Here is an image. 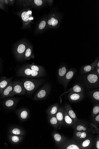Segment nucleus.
<instances>
[{"label": "nucleus", "instance_id": "nucleus-4", "mask_svg": "<svg viewBox=\"0 0 99 149\" xmlns=\"http://www.w3.org/2000/svg\"><path fill=\"white\" fill-rule=\"evenodd\" d=\"M13 84V93L14 95H24L26 91L22 82L19 80L14 81Z\"/></svg>", "mask_w": 99, "mask_h": 149}, {"label": "nucleus", "instance_id": "nucleus-3", "mask_svg": "<svg viewBox=\"0 0 99 149\" xmlns=\"http://www.w3.org/2000/svg\"><path fill=\"white\" fill-rule=\"evenodd\" d=\"M50 85L46 84L36 93L34 99L35 100L45 99L48 95L50 90Z\"/></svg>", "mask_w": 99, "mask_h": 149}, {"label": "nucleus", "instance_id": "nucleus-31", "mask_svg": "<svg viewBox=\"0 0 99 149\" xmlns=\"http://www.w3.org/2000/svg\"><path fill=\"white\" fill-rule=\"evenodd\" d=\"M26 58L29 59L32 54V50L30 48H28L26 50L25 53Z\"/></svg>", "mask_w": 99, "mask_h": 149}, {"label": "nucleus", "instance_id": "nucleus-23", "mask_svg": "<svg viewBox=\"0 0 99 149\" xmlns=\"http://www.w3.org/2000/svg\"><path fill=\"white\" fill-rule=\"evenodd\" d=\"M52 136L56 144H60L64 140V138L62 135L56 132L52 133Z\"/></svg>", "mask_w": 99, "mask_h": 149}, {"label": "nucleus", "instance_id": "nucleus-10", "mask_svg": "<svg viewBox=\"0 0 99 149\" xmlns=\"http://www.w3.org/2000/svg\"><path fill=\"white\" fill-rule=\"evenodd\" d=\"M9 134L24 136L25 134L24 130L22 128L16 126L10 127L8 130Z\"/></svg>", "mask_w": 99, "mask_h": 149}, {"label": "nucleus", "instance_id": "nucleus-34", "mask_svg": "<svg viewBox=\"0 0 99 149\" xmlns=\"http://www.w3.org/2000/svg\"><path fill=\"white\" fill-rule=\"evenodd\" d=\"M46 22L44 21H42L39 24V28L40 30H42L44 29L46 26Z\"/></svg>", "mask_w": 99, "mask_h": 149}, {"label": "nucleus", "instance_id": "nucleus-17", "mask_svg": "<svg viewBox=\"0 0 99 149\" xmlns=\"http://www.w3.org/2000/svg\"><path fill=\"white\" fill-rule=\"evenodd\" d=\"M68 70L66 66H62L59 69L58 72V78L60 82L62 83L64 77Z\"/></svg>", "mask_w": 99, "mask_h": 149}, {"label": "nucleus", "instance_id": "nucleus-6", "mask_svg": "<svg viewBox=\"0 0 99 149\" xmlns=\"http://www.w3.org/2000/svg\"><path fill=\"white\" fill-rule=\"evenodd\" d=\"M19 119L21 121H25L29 119L30 112L29 110L25 108H21L15 111Z\"/></svg>", "mask_w": 99, "mask_h": 149}, {"label": "nucleus", "instance_id": "nucleus-33", "mask_svg": "<svg viewBox=\"0 0 99 149\" xmlns=\"http://www.w3.org/2000/svg\"><path fill=\"white\" fill-rule=\"evenodd\" d=\"M99 113V105H97L95 106L93 110V115L96 116Z\"/></svg>", "mask_w": 99, "mask_h": 149}, {"label": "nucleus", "instance_id": "nucleus-20", "mask_svg": "<svg viewBox=\"0 0 99 149\" xmlns=\"http://www.w3.org/2000/svg\"><path fill=\"white\" fill-rule=\"evenodd\" d=\"M59 108L58 104H54L48 108L46 111L47 113L48 116H55L57 113Z\"/></svg>", "mask_w": 99, "mask_h": 149}, {"label": "nucleus", "instance_id": "nucleus-38", "mask_svg": "<svg viewBox=\"0 0 99 149\" xmlns=\"http://www.w3.org/2000/svg\"><path fill=\"white\" fill-rule=\"evenodd\" d=\"M95 120L97 122L99 123V114H98L95 117Z\"/></svg>", "mask_w": 99, "mask_h": 149}, {"label": "nucleus", "instance_id": "nucleus-2", "mask_svg": "<svg viewBox=\"0 0 99 149\" xmlns=\"http://www.w3.org/2000/svg\"><path fill=\"white\" fill-rule=\"evenodd\" d=\"M17 75L18 77L37 78L45 76L46 74L45 72H39L33 71L28 66L20 70Z\"/></svg>", "mask_w": 99, "mask_h": 149}, {"label": "nucleus", "instance_id": "nucleus-26", "mask_svg": "<svg viewBox=\"0 0 99 149\" xmlns=\"http://www.w3.org/2000/svg\"><path fill=\"white\" fill-rule=\"evenodd\" d=\"M30 68L32 70L39 72H45V70L43 67L34 65H28Z\"/></svg>", "mask_w": 99, "mask_h": 149}, {"label": "nucleus", "instance_id": "nucleus-30", "mask_svg": "<svg viewBox=\"0 0 99 149\" xmlns=\"http://www.w3.org/2000/svg\"><path fill=\"white\" fill-rule=\"evenodd\" d=\"M26 46L23 44H21L18 46L17 51L20 54H22L25 52Z\"/></svg>", "mask_w": 99, "mask_h": 149}, {"label": "nucleus", "instance_id": "nucleus-11", "mask_svg": "<svg viewBox=\"0 0 99 149\" xmlns=\"http://www.w3.org/2000/svg\"><path fill=\"white\" fill-rule=\"evenodd\" d=\"M88 132L76 131L74 134V138L76 141L80 142L87 138Z\"/></svg>", "mask_w": 99, "mask_h": 149}, {"label": "nucleus", "instance_id": "nucleus-22", "mask_svg": "<svg viewBox=\"0 0 99 149\" xmlns=\"http://www.w3.org/2000/svg\"><path fill=\"white\" fill-rule=\"evenodd\" d=\"M92 142V139L89 138L86 139H84L81 142L80 144L81 149L87 148L91 146Z\"/></svg>", "mask_w": 99, "mask_h": 149}, {"label": "nucleus", "instance_id": "nucleus-9", "mask_svg": "<svg viewBox=\"0 0 99 149\" xmlns=\"http://www.w3.org/2000/svg\"><path fill=\"white\" fill-rule=\"evenodd\" d=\"M76 71L75 70L70 69L68 70L64 77L62 84L63 85L66 91L67 85L75 75Z\"/></svg>", "mask_w": 99, "mask_h": 149}, {"label": "nucleus", "instance_id": "nucleus-15", "mask_svg": "<svg viewBox=\"0 0 99 149\" xmlns=\"http://www.w3.org/2000/svg\"><path fill=\"white\" fill-rule=\"evenodd\" d=\"M84 94L82 93L70 92L69 96V98L71 101L76 102L81 100Z\"/></svg>", "mask_w": 99, "mask_h": 149}, {"label": "nucleus", "instance_id": "nucleus-16", "mask_svg": "<svg viewBox=\"0 0 99 149\" xmlns=\"http://www.w3.org/2000/svg\"><path fill=\"white\" fill-rule=\"evenodd\" d=\"M65 109L69 116L76 123L78 120L76 114L70 105L66 104L65 106Z\"/></svg>", "mask_w": 99, "mask_h": 149}, {"label": "nucleus", "instance_id": "nucleus-39", "mask_svg": "<svg viewBox=\"0 0 99 149\" xmlns=\"http://www.w3.org/2000/svg\"><path fill=\"white\" fill-rule=\"evenodd\" d=\"M1 88H0V95H1Z\"/></svg>", "mask_w": 99, "mask_h": 149}, {"label": "nucleus", "instance_id": "nucleus-5", "mask_svg": "<svg viewBox=\"0 0 99 149\" xmlns=\"http://www.w3.org/2000/svg\"><path fill=\"white\" fill-rule=\"evenodd\" d=\"M85 80L86 83L89 85L97 86L99 84V76L97 74L96 71H94L87 75Z\"/></svg>", "mask_w": 99, "mask_h": 149}, {"label": "nucleus", "instance_id": "nucleus-28", "mask_svg": "<svg viewBox=\"0 0 99 149\" xmlns=\"http://www.w3.org/2000/svg\"><path fill=\"white\" fill-rule=\"evenodd\" d=\"M64 148L66 149H81L80 144H78L75 142L74 143H70L67 145H65Z\"/></svg>", "mask_w": 99, "mask_h": 149}, {"label": "nucleus", "instance_id": "nucleus-29", "mask_svg": "<svg viewBox=\"0 0 99 149\" xmlns=\"http://www.w3.org/2000/svg\"><path fill=\"white\" fill-rule=\"evenodd\" d=\"M48 23L49 25L54 27L58 24L59 21L57 19L54 17H52L48 20Z\"/></svg>", "mask_w": 99, "mask_h": 149}, {"label": "nucleus", "instance_id": "nucleus-21", "mask_svg": "<svg viewBox=\"0 0 99 149\" xmlns=\"http://www.w3.org/2000/svg\"><path fill=\"white\" fill-rule=\"evenodd\" d=\"M64 122L67 125L72 126L75 124V122L68 115L66 110H64Z\"/></svg>", "mask_w": 99, "mask_h": 149}, {"label": "nucleus", "instance_id": "nucleus-7", "mask_svg": "<svg viewBox=\"0 0 99 149\" xmlns=\"http://www.w3.org/2000/svg\"><path fill=\"white\" fill-rule=\"evenodd\" d=\"M20 99L18 98H10L6 99L3 102L5 107L8 109H13L16 107Z\"/></svg>", "mask_w": 99, "mask_h": 149}, {"label": "nucleus", "instance_id": "nucleus-18", "mask_svg": "<svg viewBox=\"0 0 99 149\" xmlns=\"http://www.w3.org/2000/svg\"><path fill=\"white\" fill-rule=\"evenodd\" d=\"M32 13V11L30 10L23 12L21 17L23 21L28 23L31 22L33 19Z\"/></svg>", "mask_w": 99, "mask_h": 149}, {"label": "nucleus", "instance_id": "nucleus-1", "mask_svg": "<svg viewBox=\"0 0 99 149\" xmlns=\"http://www.w3.org/2000/svg\"><path fill=\"white\" fill-rule=\"evenodd\" d=\"M43 79H25L22 80L24 87L27 94H30L44 82Z\"/></svg>", "mask_w": 99, "mask_h": 149}, {"label": "nucleus", "instance_id": "nucleus-25", "mask_svg": "<svg viewBox=\"0 0 99 149\" xmlns=\"http://www.w3.org/2000/svg\"><path fill=\"white\" fill-rule=\"evenodd\" d=\"M69 92L74 93H82L83 92V89L79 85H76L68 91L64 93L65 94Z\"/></svg>", "mask_w": 99, "mask_h": 149}, {"label": "nucleus", "instance_id": "nucleus-35", "mask_svg": "<svg viewBox=\"0 0 99 149\" xmlns=\"http://www.w3.org/2000/svg\"><path fill=\"white\" fill-rule=\"evenodd\" d=\"M34 1L35 4L38 6H41L43 3L41 0H35Z\"/></svg>", "mask_w": 99, "mask_h": 149}, {"label": "nucleus", "instance_id": "nucleus-14", "mask_svg": "<svg viewBox=\"0 0 99 149\" xmlns=\"http://www.w3.org/2000/svg\"><path fill=\"white\" fill-rule=\"evenodd\" d=\"M98 60H96L91 65L84 66L82 69L81 73L85 74L90 72L94 70L96 68V64Z\"/></svg>", "mask_w": 99, "mask_h": 149}, {"label": "nucleus", "instance_id": "nucleus-36", "mask_svg": "<svg viewBox=\"0 0 99 149\" xmlns=\"http://www.w3.org/2000/svg\"><path fill=\"white\" fill-rule=\"evenodd\" d=\"M96 147L97 149H99V140L98 139L96 142Z\"/></svg>", "mask_w": 99, "mask_h": 149}, {"label": "nucleus", "instance_id": "nucleus-37", "mask_svg": "<svg viewBox=\"0 0 99 149\" xmlns=\"http://www.w3.org/2000/svg\"><path fill=\"white\" fill-rule=\"evenodd\" d=\"M95 71L97 74L99 76V68L96 67Z\"/></svg>", "mask_w": 99, "mask_h": 149}, {"label": "nucleus", "instance_id": "nucleus-27", "mask_svg": "<svg viewBox=\"0 0 99 149\" xmlns=\"http://www.w3.org/2000/svg\"><path fill=\"white\" fill-rule=\"evenodd\" d=\"M75 127V130L76 131L87 132H88L89 131L88 127L86 125L83 124H78Z\"/></svg>", "mask_w": 99, "mask_h": 149}, {"label": "nucleus", "instance_id": "nucleus-12", "mask_svg": "<svg viewBox=\"0 0 99 149\" xmlns=\"http://www.w3.org/2000/svg\"><path fill=\"white\" fill-rule=\"evenodd\" d=\"M8 137L10 142L14 144H17L19 143L24 138L23 136H19V135L9 134Z\"/></svg>", "mask_w": 99, "mask_h": 149}, {"label": "nucleus", "instance_id": "nucleus-13", "mask_svg": "<svg viewBox=\"0 0 99 149\" xmlns=\"http://www.w3.org/2000/svg\"><path fill=\"white\" fill-rule=\"evenodd\" d=\"M13 77L7 78L2 77L0 78V88L1 93L10 84Z\"/></svg>", "mask_w": 99, "mask_h": 149}, {"label": "nucleus", "instance_id": "nucleus-24", "mask_svg": "<svg viewBox=\"0 0 99 149\" xmlns=\"http://www.w3.org/2000/svg\"><path fill=\"white\" fill-rule=\"evenodd\" d=\"M48 120L50 124L53 127L56 128L58 127V121L55 116H48Z\"/></svg>", "mask_w": 99, "mask_h": 149}, {"label": "nucleus", "instance_id": "nucleus-19", "mask_svg": "<svg viewBox=\"0 0 99 149\" xmlns=\"http://www.w3.org/2000/svg\"><path fill=\"white\" fill-rule=\"evenodd\" d=\"M55 116L58 120L59 125H62L64 122V110L62 108H58V111Z\"/></svg>", "mask_w": 99, "mask_h": 149}, {"label": "nucleus", "instance_id": "nucleus-8", "mask_svg": "<svg viewBox=\"0 0 99 149\" xmlns=\"http://www.w3.org/2000/svg\"><path fill=\"white\" fill-rule=\"evenodd\" d=\"M13 82L12 81L8 86L1 93L0 95V99L15 96L13 93Z\"/></svg>", "mask_w": 99, "mask_h": 149}, {"label": "nucleus", "instance_id": "nucleus-32", "mask_svg": "<svg viewBox=\"0 0 99 149\" xmlns=\"http://www.w3.org/2000/svg\"><path fill=\"white\" fill-rule=\"evenodd\" d=\"M92 97L95 100L99 101V91H97L94 92L92 94Z\"/></svg>", "mask_w": 99, "mask_h": 149}]
</instances>
